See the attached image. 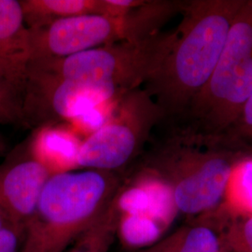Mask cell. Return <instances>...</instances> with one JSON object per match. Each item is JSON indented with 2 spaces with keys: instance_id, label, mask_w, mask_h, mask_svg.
Instances as JSON below:
<instances>
[{
  "instance_id": "3",
  "label": "cell",
  "mask_w": 252,
  "mask_h": 252,
  "mask_svg": "<svg viewBox=\"0 0 252 252\" xmlns=\"http://www.w3.org/2000/svg\"><path fill=\"white\" fill-rule=\"evenodd\" d=\"M225 137H207L178 128L153 152L145 167L170 188L179 213L195 218L223 202L227 181L241 158Z\"/></svg>"
},
{
  "instance_id": "11",
  "label": "cell",
  "mask_w": 252,
  "mask_h": 252,
  "mask_svg": "<svg viewBox=\"0 0 252 252\" xmlns=\"http://www.w3.org/2000/svg\"><path fill=\"white\" fill-rule=\"evenodd\" d=\"M28 28L49 25L61 19L85 14L124 16L117 0H19Z\"/></svg>"
},
{
  "instance_id": "12",
  "label": "cell",
  "mask_w": 252,
  "mask_h": 252,
  "mask_svg": "<svg viewBox=\"0 0 252 252\" xmlns=\"http://www.w3.org/2000/svg\"><path fill=\"white\" fill-rule=\"evenodd\" d=\"M28 138L32 153L53 174L77 167V156L82 141L72 129L43 126L33 130Z\"/></svg>"
},
{
  "instance_id": "6",
  "label": "cell",
  "mask_w": 252,
  "mask_h": 252,
  "mask_svg": "<svg viewBox=\"0 0 252 252\" xmlns=\"http://www.w3.org/2000/svg\"><path fill=\"white\" fill-rule=\"evenodd\" d=\"M162 122L160 108L144 88L127 92L108 121L82 141L77 167L123 175Z\"/></svg>"
},
{
  "instance_id": "15",
  "label": "cell",
  "mask_w": 252,
  "mask_h": 252,
  "mask_svg": "<svg viewBox=\"0 0 252 252\" xmlns=\"http://www.w3.org/2000/svg\"><path fill=\"white\" fill-rule=\"evenodd\" d=\"M117 199L118 195L98 220L64 252H109L119 230Z\"/></svg>"
},
{
  "instance_id": "18",
  "label": "cell",
  "mask_w": 252,
  "mask_h": 252,
  "mask_svg": "<svg viewBox=\"0 0 252 252\" xmlns=\"http://www.w3.org/2000/svg\"><path fill=\"white\" fill-rule=\"evenodd\" d=\"M224 137L234 144L252 146V94L244 106L240 116Z\"/></svg>"
},
{
  "instance_id": "22",
  "label": "cell",
  "mask_w": 252,
  "mask_h": 252,
  "mask_svg": "<svg viewBox=\"0 0 252 252\" xmlns=\"http://www.w3.org/2000/svg\"><path fill=\"white\" fill-rule=\"evenodd\" d=\"M148 252V249H146V250H144V251H141V252Z\"/></svg>"
},
{
  "instance_id": "4",
  "label": "cell",
  "mask_w": 252,
  "mask_h": 252,
  "mask_svg": "<svg viewBox=\"0 0 252 252\" xmlns=\"http://www.w3.org/2000/svg\"><path fill=\"white\" fill-rule=\"evenodd\" d=\"M252 94V0L235 15L225 44L207 84L184 117L194 134L224 137Z\"/></svg>"
},
{
  "instance_id": "17",
  "label": "cell",
  "mask_w": 252,
  "mask_h": 252,
  "mask_svg": "<svg viewBox=\"0 0 252 252\" xmlns=\"http://www.w3.org/2000/svg\"><path fill=\"white\" fill-rule=\"evenodd\" d=\"M0 125L25 126L23 104L18 95L0 76Z\"/></svg>"
},
{
  "instance_id": "5",
  "label": "cell",
  "mask_w": 252,
  "mask_h": 252,
  "mask_svg": "<svg viewBox=\"0 0 252 252\" xmlns=\"http://www.w3.org/2000/svg\"><path fill=\"white\" fill-rule=\"evenodd\" d=\"M174 38L175 32H160L141 41H120L61 59L32 60L30 65L66 79L108 82L131 91L156 72Z\"/></svg>"
},
{
  "instance_id": "19",
  "label": "cell",
  "mask_w": 252,
  "mask_h": 252,
  "mask_svg": "<svg viewBox=\"0 0 252 252\" xmlns=\"http://www.w3.org/2000/svg\"><path fill=\"white\" fill-rule=\"evenodd\" d=\"M25 230L8 224L0 230V252H20Z\"/></svg>"
},
{
  "instance_id": "7",
  "label": "cell",
  "mask_w": 252,
  "mask_h": 252,
  "mask_svg": "<svg viewBox=\"0 0 252 252\" xmlns=\"http://www.w3.org/2000/svg\"><path fill=\"white\" fill-rule=\"evenodd\" d=\"M127 92L112 83L66 79L29 64L23 95L25 127L35 130L70 124L92 108Z\"/></svg>"
},
{
  "instance_id": "16",
  "label": "cell",
  "mask_w": 252,
  "mask_h": 252,
  "mask_svg": "<svg viewBox=\"0 0 252 252\" xmlns=\"http://www.w3.org/2000/svg\"><path fill=\"white\" fill-rule=\"evenodd\" d=\"M222 252H252V215H234L220 205Z\"/></svg>"
},
{
  "instance_id": "2",
  "label": "cell",
  "mask_w": 252,
  "mask_h": 252,
  "mask_svg": "<svg viewBox=\"0 0 252 252\" xmlns=\"http://www.w3.org/2000/svg\"><path fill=\"white\" fill-rule=\"evenodd\" d=\"M125 183L121 174L82 169L52 175L27 223L20 252H64L94 225Z\"/></svg>"
},
{
  "instance_id": "21",
  "label": "cell",
  "mask_w": 252,
  "mask_h": 252,
  "mask_svg": "<svg viewBox=\"0 0 252 252\" xmlns=\"http://www.w3.org/2000/svg\"><path fill=\"white\" fill-rule=\"evenodd\" d=\"M5 149H6L5 140H4V137H3V135L1 134V132H0V158L3 155L4 152H5ZM8 224H9V222L8 221V219H7V217L5 215L4 210H3L2 206H1V203H0V230L3 227L8 225Z\"/></svg>"
},
{
  "instance_id": "8",
  "label": "cell",
  "mask_w": 252,
  "mask_h": 252,
  "mask_svg": "<svg viewBox=\"0 0 252 252\" xmlns=\"http://www.w3.org/2000/svg\"><path fill=\"white\" fill-rule=\"evenodd\" d=\"M28 29L31 61L61 59L120 41L132 42L126 14H85Z\"/></svg>"
},
{
  "instance_id": "9",
  "label": "cell",
  "mask_w": 252,
  "mask_h": 252,
  "mask_svg": "<svg viewBox=\"0 0 252 252\" xmlns=\"http://www.w3.org/2000/svg\"><path fill=\"white\" fill-rule=\"evenodd\" d=\"M52 175L32 153L28 137L0 162V203L9 224L26 230Z\"/></svg>"
},
{
  "instance_id": "10",
  "label": "cell",
  "mask_w": 252,
  "mask_h": 252,
  "mask_svg": "<svg viewBox=\"0 0 252 252\" xmlns=\"http://www.w3.org/2000/svg\"><path fill=\"white\" fill-rule=\"evenodd\" d=\"M32 59L29 29L17 0H0V76L22 100Z\"/></svg>"
},
{
  "instance_id": "13",
  "label": "cell",
  "mask_w": 252,
  "mask_h": 252,
  "mask_svg": "<svg viewBox=\"0 0 252 252\" xmlns=\"http://www.w3.org/2000/svg\"><path fill=\"white\" fill-rule=\"evenodd\" d=\"M220 206L175 232L178 252H222Z\"/></svg>"
},
{
  "instance_id": "14",
  "label": "cell",
  "mask_w": 252,
  "mask_h": 252,
  "mask_svg": "<svg viewBox=\"0 0 252 252\" xmlns=\"http://www.w3.org/2000/svg\"><path fill=\"white\" fill-rule=\"evenodd\" d=\"M222 205L234 215H252V156L241 157L234 163Z\"/></svg>"
},
{
  "instance_id": "20",
  "label": "cell",
  "mask_w": 252,
  "mask_h": 252,
  "mask_svg": "<svg viewBox=\"0 0 252 252\" xmlns=\"http://www.w3.org/2000/svg\"><path fill=\"white\" fill-rule=\"evenodd\" d=\"M147 249L149 252H178L175 233Z\"/></svg>"
},
{
  "instance_id": "1",
  "label": "cell",
  "mask_w": 252,
  "mask_h": 252,
  "mask_svg": "<svg viewBox=\"0 0 252 252\" xmlns=\"http://www.w3.org/2000/svg\"><path fill=\"white\" fill-rule=\"evenodd\" d=\"M246 0L183 1L171 48L144 84L162 114L179 122L210 79L235 15Z\"/></svg>"
}]
</instances>
